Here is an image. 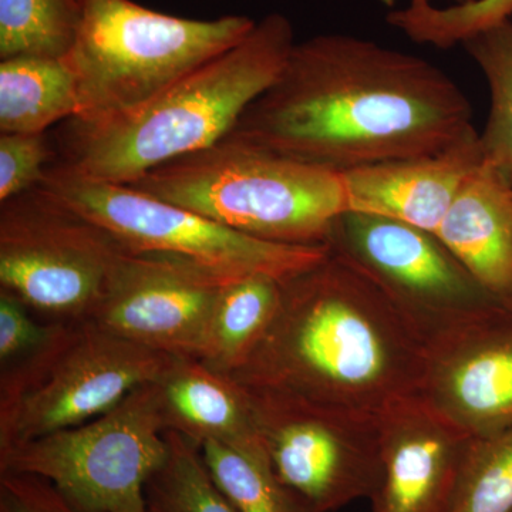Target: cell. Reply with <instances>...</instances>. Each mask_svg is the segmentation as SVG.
<instances>
[{"label": "cell", "instance_id": "6da1fadb", "mask_svg": "<svg viewBox=\"0 0 512 512\" xmlns=\"http://www.w3.org/2000/svg\"><path fill=\"white\" fill-rule=\"evenodd\" d=\"M476 131L466 93L433 63L328 33L295 43L229 136L348 173L439 153Z\"/></svg>", "mask_w": 512, "mask_h": 512}, {"label": "cell", "instance_id": "7a4b0ae2", "mask_svg": "<svg viewBox=\"0 0 512 512\" xmlns=\"http://www.w3.org/2000/svg\"><path fill=\"white\" fill-rule=\"evenodd\" d=\"M426 348L355 265L329 254L282 281L278 311L232 379L380 416L420 393Z\"/></svg>", "mask_w": 512, "mask_h": 512}, {"label": "cell", "instance_id": "3957f363", "mask_svg": "<svg viewBox=\"0 0 512 512\" xmlns=\"http://www.w3.org/2000/svg\"><path fill=\"white\" fill-rule=\"evenodd\" d=\"M295 43L291 20L266 15L238 45L133 113L100 124L64 121L52 134L56 163L94 180L131 184L158 165L211 147L275 82Z\"/></svg>", "mask_w": 512, "mask_h": 512}, {"label": "cell", "instance_id": "277c9868", "mask_svg": "<svg viewBox=\"0 0 512 512\" xmlns=\"http://www.w3.org/2000/svg\"><path fill=\"white\" fill-rule=\"evenodd\" d=\"M127 185L241 234L291 247H325L333 224L349 211L343 173L229 134Z\"/></svg>", "mask_w": 512, "mask_h": 512}, {"label": "cell", "instance_id": "5b68a950", "mask_svg": "<svg viewBox=\"0 0 512 512\" xmlns=\"http://www.w3.org/2000/svg\"><path fill=\"white\" fill-rule=\"evenodd\" d=\"M255 23L238 15L178 18L133 0H83L76 42L64 57L76 79L72 120L100 124L133 113L238 45Z\"/></svg>", "mask_w": 512, "mask_h": 512}, {"label": "cell", "instance_id": "8992f818", "mask_svg": "<svg viewBox=\"0 0 512 512\" xmlns=\"http://www.w3.org/2000/svg\"><path fill=\"white\" fill-rule=\"evenodd\" d=\"M173 359L93 320L63 323L36 355L0 370V453L109 412Z\"/></svg>", "mask_w": 512, "mask_h": 512}, {"label": "cell", "instance_id": "52a82bcc", "mask_svg": "<svg viewBox=\"0 0 512 512\" xmlns=\"http://www.w3.org/2000/svg\"><path fill=\"white\" fill-rule=\"evenodd\" d=\"M37 187L106 229L131 254L180 262L222 278L264 274L285 281L329 254V245L291 247L249 237L130 185L84 177L56 161Z\"/></svg>", "mask_w": 512, "mask_h": 512}, {"label": "cell", "instance_id": "ba28073f", "mask_svg": "<svg viewBox=\"0 0 512 512\" xmlns=\"http://www.w3.org/2000/svg\"><path fill=\"white\" fill-rule=\"evenodd\" d=\"M131 252L33 188L0 202V289L47 322L92 320Z\"/></svg>", "mask_w": 512, "mask_h": 512}, {"label": "cell", "instance_id": "9c48e42d", "mask_svg": "<svg viewBox=\"0 0 512 512\" xmlns=\"http://www.w3.org/2000/svg\"><path fill=\"white\" fill-rule=\"evenodd\" d=\"M168 453L153 382L96 419L0 453V473L45 478L82 512H151L147 484Z\"/></svg>", "mask_w": 512, "mask_h": 512}, {"label": "cell", "instance_id": "30bf717a", "mask_svg": "<svg viewBox=\"0 0 512 512\" xmlns=\"http://www.w3.org/2000/svg\"><path fill=\"white\" fill-rule=\"evenodd\" d=\"M244 387L269 466L312 512L375 498L383 481L379 416Z\"/></svg>", "mask_w": 512, "mask_h": 512}, {"label": "cell", "instance_id": "8fae6325", "mask_svg": "<svg viewBox=\"0 0 512 512\" xmlns=\"http://www.w3.org/2000/svg\"><path fill=\"white\" fill-rule=\"evenodd\" d=\"M328 245L382 289L424 348L504 306L426 229L346 211L333 224Z\"/></svg>", "mask_w": 512, "mask_h": 512}, {"label": "cell", "instance_id": "7c38bea8", "mask_svg": "<svg viewBox=\"0 0 512 512\" xmlns=\"http://www.w3.org/2000/svg\"><path fill=\"white\" fill-rule=\"evenodd\" d=\"M231 281L180 262L131 254L92 320L143 348L201 360L215 302Z\"/></svg>", "mask_w": 512, "mask_h": 512}, {"label": "cell", "instance_id": "4fadbf2b", "mask_svg": "<svg viewBox=\"0 0 512 512\" xmlns=\"http://www.w3.org/2000/svg\"><path fill=\"white\" fill-rule=\"evenodd\" d=\"M420 396L473 439L512 427V309L485 313L426 346Z\"/></svg>", "mask_w": 512, "mask_h": 512}, {"label": "cell", "instance_id": "5bb4252c", "mask_svg": "<svg viewBox=\"0 0 512 512\" xmlns=\"http://www.w3.org/2000/svg\"><path fill=\"white\" fill-rule=\"evenodd\" d=\"M383 481L373 512H450L473 437L419 394L379 416Z\"/></svg>", "mask_w": 512, "mask_h": 512}, {"label": "cell", "instance_id": "9a60e30c", "mask_svg": "<svg viewBox=\"0 0 512 512\" xmlns=\"http://www.w3.org/2000/svg\"><path fill=\"white\" fill-rule=\"evenodd\" d=\"M483 161L476 131L439 153L355 168L343 173L349 211L392 218L436 234L461 187Z\"/></svg>", "mask_w": 512, "mask_h": 512}, {"label": "cell", "instance_id": "2e32d148", "mask_svg": "<svg viewBox=\"0 0 512 512\" xmlns=\"http://www.w3.org/2000/svg\"><path fill=\"white\" fill-rule=\"evenodd\" d=\"M165 431L202 446L208 441L266 458L247 390L201 360L174 357L157 380Z\"/></svg>", "mask_w": 512, "mask_h": 512}, {"label": "cell", "instance_id": "e0dca14e", "mask_svg": "<svg viewBox=\"0 0 512 512\" xmlns=\"http://www.w3.org/2000/svg\"><path fill=\"white\" fill-rule=\"evenodd\" d=\"M436 235L512 309V187L493 165L483 161L467 178Z\"/></svg>", "mask_w": 512, "mask_h": 512}, {"label": "cell", "instance_id": "ac0fdd59", "mask_svg": "<svg viewBox=\"0 0 512 512\" xmlns=\"http://www.w3.org/2000/svg\"><path fill=\"white\" fill-rule=\"evenodd\" d=\"M76 113V79L64 57L0 60V134L47 133Z\"/></svg>", "mask_w": 512, "mask_h": 512}, {"label": "cell", "instance_id": "d6986e66", "mask_svg": "<svg viewBox=\"0 0 512 512\" xmlns=\"http://www.w3.org/2000/svg\"><path fill=\"white\" fill-rule=\"evenodd\" d=\"M281 296L282 281L271 275L244 276L222 286L201 362L232 375L271 325Z\"/></svg>", "mask_w": 512, "mask_h": 512}, {"label": "cell", "instance_id": "ffe728a7", "mask_svg": "<svg viewBox=\"0 0 512 512\" xmlns=\"http://www.w3.org/2000/svg\"><path fill=\"white\" fill-rule=\"evenodd\" d=\"M82 0H0V60L69 55L82 23Z\"/></svg>", "mask_w": 512, "mask_h": 512}, {"label": "cell", "instance_id": "44dd1931", "mask_svg": "<svg viewBox=\"0 0 512 512\" xmlns=\"http://www.w3.org/2000/svg\"><path fill=\"white\" fill-rule=\"evenodd\" d=\"M463 46L490 87V116L480 133L484 161L512 187V19L471 36Z\"/></svg>", "mask_w": 512, "mask_h": 512}, {"label": "cell", "instance_id": "7402d4cb", "mask_svg": "<svg viewBox=\"0 0 512 512\" xmlns=\"http://www.w3.org/2000/svg\"><path fill=\"white\" fill-rule=\"evenodd\" d=\"M201 454L212 480L238 512H312L279 481L268 458L215 441L202 444Z\"/></svg>", "mask_w": 512, "mask_h": 512}, {"label": "cell", "instance_id": "603a6c76", "mask_svg": "<svg viewBox=\"0 0 512 512\" xmlns=\"http://www.w3.org/2000/svg\"><path fill=\"white\" fill-rule=\"evenodd\" d=\"M168 453L164 466L147 484L153 512H238L212 480L201 447L183 434L165 431Z\"/></svg>", "mask_w": 512, "mask_h": 512}, {"label": "cell", "instance_id": "cb8c5ba5", "mask_svg": "<svg viewBox=\"0 0 512 512\" xmlns=\"http://www.w3.org/2000/svg\"><path fill=\"white\" fill-rule=\"evenodd\" d=\"M512 19V0H470L436 8L429 0H410L407 8L392 10L387 23L420 45L450 49L471 36Z\"/></svg>", "mask_w": 512, "mask_h": 512}, {"label": "cell", "instance_id": "d4e9b609", "mask_svg": "<svg viewBox=\"0 0 512 512\" xmlns=\"http://www.w3.org/2000/svg\"><path fill=\"white\" fill-rule=\"evenodd\" d=\"M512 511V427L474 439L450 512Z\"/></svg>", "mask_w": 512, "mask_h": 512}, {"label": "cell", "instance_id": "484cf974", "mask_svg": "<svg viewBox=\"0 0 512 512\" xmlns=\"http://www.w3.org/2000/svg\"><path fill=\"white\" fill-rule=\"evenodd\" d=\"M56 160L52 134H0V202L36 188Z\"/></svg>", "mask_w": 512, "mask_h": 512}, {"label": "cell", "instance_id": "4316f807", "mask_svg": "<svg viewBox=\"0 0 512 512\" xmlns=\"http://www.w3.org/2000/svg\"><path fill=\"white\" fill-rule=\"evenodd\" d=\"M66 322L37 318L25 303L0 289V370L40 352Z\"/></svg>", "mask_w": 512, "mask_h": 512}, {"label": "cell", "instance_id": "83f0119b", "mask_svg": "<svg viewBox=\"0 0 512 512\" xmlns=\"http://www.w3.org/2000/svg\"><path fill=\"white\" fill-rule=\"evenodd\" d=\"M0 512H82L59 490L30 474L0 473Z\"/></svg>", "mask_w": 512, "mask_h": 512}, {"label": "cell", "instance_id": "f1b7e54d", "mask_svg": "<svg viewBox=\"0 0 512 512\" xmlns=\"http://www.w3.org/2000/svg\"><path fill=\"white\" fill-rule=\"evenodd\" d=\"M431 2V0H429ZM453 5H461V3H467L470 2V0H453Z\"/></svg>", "mask_w": 512, "mask_h": 512}, {"label": "cell", "instance_id": "f546056e", "mask_svg": "<svg viewBox=\"0 0 512 512\" xmlns=\"http://www.w3.org/2000/svg\"><path fill=\"white\" fill-rule=\"evenodd\" d=\"M82 2H83V0H82Z\"/></svg>", "mask_w": 512, "mask_h": 512}, {"label": "cell", "instance_id": "4dcf8cb0", "mask_svg": "<svg viewBox=\"0 0 512 512\" xmlns=\"http://www.w3.org/2000/svg\"><path fill=\"white\" fill-rule=\"evenodd\" d=\"M151 512H153V511H151Z\"/></svg>", "mask_w": 512, "mask_h": 512}, {"label": "cell", "instance_id": "1f68e13d", "mask_svg": "<svg viewBox=\"0 0 512 512\" xmlns=\"http://www.w3.org/2000/svg\"><path fill=\"white\" fill-rule=\"evenodd\" d=\"M512 512V511H511Z\"/></svg>", "mask_w": 512, "mask_h": 512}]
</instances>
